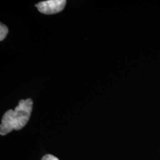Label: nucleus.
<instances>
[{
    "mask_svg": "<svg viewBox=\"0 0 160 160\" xmlns=\"http://www.w3.org/2000/svg\"><path fill=\"white\" fill-rule=\"evenodd\" d=\"M33 104L31 98L21 100L14 110H9L6 112L2 116L0 125L1 135H6L13 130L22 129L29 121Z\"/></svg>",
    "mask_w": 160,
    "mask_h": 160,
    "instance_id": "nucleus-1",
    "label": "nucleus"
},
{
    "mask_svg": "<svg viewBox=\"0 0 160 160\" xmlns=\"http://www.w3.org/2000/svg\"><path fill=\"white\" fill-rule=\"evenodd\" d=\"M67 4L65 0H48L36 4L39 12L45 14H53L62 12Z\"/></svg>",
    "mask_w": 160,
    "mask_h": 160,
    "instance_id": "nucleus-2",
    "label": "nucleus"
},
{
    "mask_svg": "<svg viewBox=\"0 0 160 160\" xmlns=\"http://www.w3.org/2000/svg\"><path fill=\"white\" fill-rule=\"evenodd\" d=\"M8 33V29L5 24L0 23V41H2L6 38Z\"/></svg>",
    "mask_w": 160,
    "mask_h": 160,
    "instance_id": "nucleus-3",
    "label": "nucleus"
},
{
    "mask_svg": "<svg viewBox=\"0 0 160 160\" xmlns=\"http://www.w3.org/2000/svg\"><path fill=\"white\" fill-rule=\"evenodd\" d=\"M42 160H59L57 157H55L54 155L51 154H46L45 155H44Z\"/></svg>",
    "mask_w": 160,
    "mask_h": 160,
    "instance_id": "nucleus-4",
    "label": "nucleus"
}]
</instances>
